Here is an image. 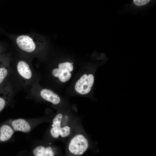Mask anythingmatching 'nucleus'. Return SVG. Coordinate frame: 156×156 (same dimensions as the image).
<instances>
[{"label":"nucleus","instance_id":"obj_13","mask_svg":"<svg viewBox=\"0 0 156 156\" xmlns=\"http://www.w3.org/2000/svg\"><path fill=\"white\" fill-rule=\"evenodd\" d=\"M58 77L60 80L62 82H64L69 80L71 77V74L69 71L62 70Z\"/></svg>","mask_w":156,"mask_h":156},{"label":"nucleus","instance_id":"obj_3","mask_svg":"<svg viewBox=\"0 0 156 156\" xmlns=\"http://www.w3.org/2000/svg\"><path fill=\"white\" fill-rule=\"evenodd\" d=\"M89 146L88 141L83 134L78 133L73 136L68 146L69 153L72 155H80L88 149Z\"/></svg>","mask_w":156,"mask_h":156},{"label":"nucleus","instance_id":"obj_2","mask_svg":"<svg viewBox=\"0 0 156 156\" xmlns=\"http://www.w3.org/2000/svg\"><path fill=\"white\" fill-rule=\"evenodd\" d=\"M42 120L41 118L12 119L8 120L7 123L12 126L15 132L28 133L41 122Z\"/></svg>","mask_w":156,"mask_h":156},{"label":"nucleus","instance_id":"obj_6","mask_svg":"<svg viewBox=\"0 0 156 156\" xmlns=\"http://www.w3.org/2000/svg\"><path fill=\"white\" fill-rule=\"evenodd\" d=\"M16 42L19 48L25 52L31 53L36 49V42L34 38L31 36L20 35L16 38Z\"/></svg>","mask_w":156,"mask_h":156},{"label":"nucleus","instance_id":"obj_15","mask_svg":"<svg viewBox=\"0 0 156 156\" xmlns=\"http://www.w3.org/2000/svg\"><path fill=\"white\" fill-rule=\"evenodd\" d=\"M62 71L59 68H56L53 69L52 71L53 75L55 77H58Z\"/></svg>","mask_w":156,"mask_h":156},{"label":"nucleus","instance_id":"obj_1","mask_svg":"<svg viewBox=\"0 0 156 156\" xmlns=\"http://www.w3.org/2000/svg\"><path fill=\"white\" fill-rule=\"evenodd\" d=\"M63 120V116L61 113L57 114L53 119L49 131L50 136L52 138L57 139L64 138L70 134L71 128L65 125Z\"/></svg>","mask_w":156,"mask_h":156},{"label":"nucleus","instance_id":"obj_16","mask_svg":"<svg viewBox=\"0 0 156 156\" xmlns=\"http://www.w3.org/2000/svg\"><path fill=\"white\" fill-rule=\"evenodd\" d=\"M71 64H73V63H71Z\"/></svg>","mask_w":156,"mask_h":156},{"label":"nucleus","instance_id":"obj_14","mask_svg":"<svg viewBox=\"0 0 156 156\" xmlns=\"http://www.w3.org/2000/svg\"><path fill=\"white\" fill-rule=\"evenodd\" d=\"M6 103V100L3 96H0V112L3 109Z\"/></svg>","mask_w":156,"mask_h":156},{"label":"nucleus","instance_id":"obj_5","mask_svg":"<svg viewBox=\"0 0 156 156\" xmlns=\"http://www.w3.org/2000/svg\"><path fill=\"white\" fill-rule=\"evenodd\" d=\"M58 153L57 148L54 146L47 144L35 145L31 150V154L34 156H54Z\"/></svg>","mask_w":156,"mask_h":156},{"label":"nucleus","instance_id":"obj_11","mask_svg":"<svg viewBox=\"0 0 156 156\" xmlns=\"http://www.w3.org/2000/svg\"><path fill=\"white\" fill-rule=\"evenodd\" d=\"M8 70L5 66H0V86H1L8 74Z\"/></svg>","mask_w":156,"mask_h":156},{"label":"nucleus","instance_id":"obj_8","mask_svg":"<svg viewBox=\"0 0 156 156\" xmlns=\"http://www.w3.org/2000/svg\"><path fill=\"white\" fill-rule=\"evenodd\" d=\"M40 95L43 99L55 105L58 104L60 101L59 96L49 89L42 90L40 92Z\"/></svg>","mask_w":156,"mask_h":156},{"label":"nucleus","instance_id":"obj_7","mask_svg":"<svg viewBox=\"0 0 156 156\" xmlns=\"http://www.w3.org/2000/svg\"><path fill=\"white\" fill-rule=\"evenodd\" d=\"M15 131L8 123L3 124L0 127V142L8 141L13 138Z\"/></svg>","mask_w":156,"mask_h":156},{"label":"nucleus","instance_id":"obj_10","mask_svg":"<svg viewBox=\"0 0 156 156\" xmlns=\"http://www.w3.org/2000/svg\"><path fill=\"white\" fill-rule=\"evenodd\" d=\"M153 1V0H133L131 9L134 11L141 9L148 6Z\"/></svg>","mask_w":156,"mask_h":156},{"label":"nucleus","instance_id":"obj_4","mask_svg":"<svg viewBox=\"0 0 156 156\" xmlns=\"http://www.w3.org/2000/svg\"><path fill=\"white\" fill-rule=\"evenodd\" d=\"M94 81V77L92 74L87 75L84 74L77 81L75 86V89L78 93L82 95L89 93Z\"/></svg>","mask_w":156,"mask_h":156},{"label":"nucleus","instance_id":"obj_9","mask_svg":"<svg viewBox=\"0 0 156 156\" xmlns=\"http://www.w3.org/2000/svg\"><path fill=\"white\" fill-rule=\"evenodd\" d=\"M17 70L20 75L26 79H29L32 76L31 71L29 65L25 61L21 60L18 63Z\"/></svg>","mask_w":156,"mask_h":156},{"label":"nucleus","instance_id":"obj_12","mask_svg":"<svg viewBox=\"0 0 156 156\" xmlns=\"http://www.w3.org/2000/svg\"><path fill=\"white\" fill-rule=\"evenodd\" d=\"M58 66L62 71L66 70L69 72L72 71L73 69L72 64L69 62L60 63L58 64Z\"/></svg>","mask_w":156,"mask_h":156}]
</instances>
